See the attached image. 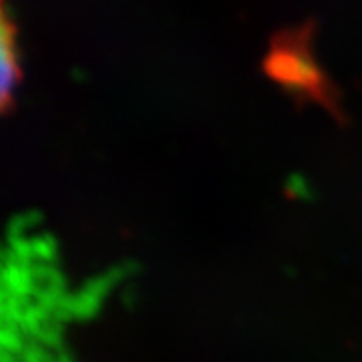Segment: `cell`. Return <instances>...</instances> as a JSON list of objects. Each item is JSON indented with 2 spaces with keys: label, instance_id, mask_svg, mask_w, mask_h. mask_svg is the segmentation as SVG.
<instances>
[{
  "label": "cell",
  "instance_id": "7a4b0ae2",
  "mask_svg": "<svg viewBox=\"0 0 362 362\" xmlns=\"http://www.w3.org/2000/svg\"><path fill=\"white\" fill-rule=\"evenodd\" d=\"M0 47H2V107L4 111H8L14 89L21 83V66H18V52H16V30L6 8L2 13V45Z\"/></svg>",
  "mask_w": 362,
  "mask_h": 362
},
{
  "label": "cell",
  "instance_id": "6da1fadb",
  "mask_svg": "<svg viewBox=\"0 0 362 362\" xmlns=\"http://www.w3.org/2000/svg\"><path fill=\"white\" fill-rule=\"evenodd\" d=\"M308 37V30H292L288 35L276 37L272 40V51L264 69L276 83L284 85L288 90L304 95L316 103H324L328 109H334V105L328 101V87L322 71L312 59L310 47L306 45Z\"/></svg>",
  "mask_w": 362,
  "mask_h": 362
}]
</instances>
